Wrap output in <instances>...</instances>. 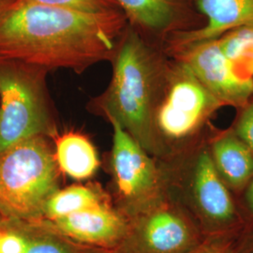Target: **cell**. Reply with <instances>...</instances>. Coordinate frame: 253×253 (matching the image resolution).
Here are the masks:
<instances>
[{
    "instance_id": "obj_16",
    "label": "cell",
    "mask_w": 253,
    "mask_h": 253,
    "mask_svg": "<svg viewBox=\"0 0 253 253\" xmlns=\"http://www.w3.org/2000/svg\"><path fill=\"white\" fill-rule=\"evenodd\" d=\"M216 40L236 72L253 79V25L231 30Z\"/></svg>"
},
{
    "instance_id": "obj_4",
    "label": "cell",
    "mask_w": 253,
    "mask_h": 253,
    "mask_svg": "<svg viewBox=\"0 0 253 253\" xmlns=\"http://www.w3.org/2000/svg\"><path fill=\"white\" fill-rule=\"evenodd\" d=\"M47 70L0 58V153L35 136L52 135Z\"/></svg>"
},
{
    "instance_id": "obj_19",
    "label": "cell",
    "mask_w": 253,
    "mask_h": 253,
    "mask_svg": "<svg viewBox=\"0 0 253 253\" xmlns=\"http://www.w3.org/2000/svg\"><path fill=\"white\" fill-rule=\"evenodd\" d=\"M27 235L23 229L10 227V222L0 226V253H27Z\"/></svg>"
},
{
    "instance_id": "obj_7",
    "label": "cell",
    "mask_w": 253,
    "mask_h": 253,
    "mask_svg": "<svg viewBox=\"0 0 253 253\" xmlns=\"http://www.w3.org/2000/svg\"><path fill=\"white\" fill-rule=\"evenodd\" d=\"M113 126L112 166L119 192L126 198H138L151 192L158 184V171L145 148L117 120Z\"/></svg>"
},
{
    "instance_id": "obj_8",
    "label": "cell",
    "mask_w": 253,
    "mask_h": 253,
    "mask_svg": "<svg viewBox=\"0 0 253 253\" xmlns=\"http://www.w3.org/2000/svg\"><path fill=\"white\" fill-rule=\"evenodd\" d=\"M194 3L206 22L201 27L167 37L172 54L197 43L216 40L231 30L253 25V0H194Z\"/></svg>"
},
{
    "instance_id": "obj_22",
    "label": "cell",
    "mask_w": 253,
    "mask_h": 253,
    "mask_svg": "<svg viewBox=\"0 0 253 253\" xmlns=\"http://www.w3.org/2000/svg\"><path fill=\"white\" fill-rule=\"evenodd\" d=\"M246 200H247L248 208L251 210V212L253 213V178L250 182V185L248 187L247 194H246Z\"/></svg>"
},
{
    "instance_id": "obj_11",
    "label": "cell",
    "mask_w": 253,
    "mask_h": 253,
    "mask_svg": "<svg viewBox=\"0 0 253 253\" xmlns=\"http://www.w3.org/2000/svg\"><path fill=\"white\" fill-rule=\"evenodd\" d=\"M193 187L200 208L209 218L225 222L235 215V206L208 151L200 154L194 168Z\"/></svg>"
},
{
    "instance_id": "obj_9",
    "label": "cell",
    "mask_w": 253,
    "mask_h": 253,
    "mask_svg": "<svg viewBox=\"0 0 253 253\" xmlns=\"http://www.w3.org/2000/svg\"><path fill=\"white\" fill-rule=\"evenodd\" d=\"M128 24L139 32L170 36L199 27L203 16L194 0H116Z\"/></svg>"
},
{
    "instance_id": "obj_21",
    "label": "cell",
    "mask_w": 253,
    "mask_h": 253,
    "mask_svg": "<svg viewBox=\"0 0 253 253\" xmlns=\"http://www.w3.org/2000/svg\"><path fill=\"white\" fill-rule=\"evenodd\" d=\"M15 2L16 0H0V26L9 15V11Z\"/></svg>"
},
{
    "instance_id": "obj_1",
    "label": "cell",
    "mask_w": 253,
    "mask_h": 253,
    "mask_svg": "<svg viewBox=\"0 0 253 253\" xmlns=\"http://www.w3.org/2000/svg\"><path fill=\"white\" fill-rule=\"evenodd\" d=\"M127 26L122 10L88 12L16 0L0 26V58L81 73L115 58Z\"/></svg>"
},
{
    "instance_id": "obj_12",
    "label": "cell",
    "mask_w": 253,
    "mask_h": 253,
    "mask_svg": "<svg viewBox=\"0 0 253 253\" xmlns=\"http://www.w3.org/2000/svg\"><path fill=\"white\" fill-rule=\"evenodd\" d=\"M213 163L221 178L235 190L253 178V152L233 129L218 136L212 144Z\"/></svg>"
},
{
    "instance_id": "obj_18",
    "label": "cell",
    "mask_w": 253,
    "mask_h": 253,
    "mask_svg": "<svg viewBox=\"0 0 253 253\" xmlns=\"http://www.w3.org/2000/svg\"><path fill=\"white\" fill-rule=\"evenodd\" d=\"M46 5L78 9L88 12L122 10L116 0H34Z\"/></svg>"
},
{
    "instance_id": "obj_2",
    "label": "cell",
    "mask_w": 253,
    "mask_h": 253,
    "mask_svg": "<svg viewBox=\"0 0 253 253\" xmlns=\"http://www.w3.org/2000/svg\"><path fill=\"white\" fill-rule=\"evenodd\" d=\"M170 69L129 24L114 58L108 89L99 106L147 151L157 147L156 115Z\"/></svg>"
},
{
    "instance_id": "obj_15",
    "label": "cell",
    "mask_w": 253,
    "mask_h": 253,
    "mask_svg": "<svg viewBox=\"0 0 253 253\" xmlns=\"http://www.w3.org/2000/svg\"><path fill=\"white\" fill-rule=\"evenodd\" d=\"M100 196L89 187L73 185L57 190L49 200L43 220H53L101 206Z\"/></svg>"
},
{
    "instance_id": "obj_10",
    "label": "cell",
    "mask_w": 253,
    "mask_h": 253,
    "mask_svg": "<svg viewBox=\"0 0 253 253\" xmlns=\"http://www.w3.org/2000/svg\"><path fill=\"white\" fill-rule=\"evenodd\" d=\"M28 225L43 228L76 242L99 246L116 243L125 230L122 219L104 205Z\"/></svg>"
},
{
    "instance_id": "obj_20",
    "label": "cell",
    "mask_w": 253,
    "mask_h": 253,
    "mask_svg": "<svg viewBox=\"0 0 253 253\" xmlns=\"http://www.w3.org/2000/svg\"><path fill=\"white\" fill-rule=\"evenodd\" d=\"M233 130L253 152V97L242 108L238 109Z\"/></svg>"
},
{
    "instance_id": "obj_23",
    "label": "cell",
    "mask_w": 253,
    "mask_h": 253,
    "mask_svg": "<svg viewBox=\"0 0 253 253\" xmlns=\"http://www.w3.org/2000/svg\"><path fill=\"white\" fill-rule=\"evenodd\" d=\"M197 253H231L225 250H219V249H210V250H205Z\"/></svg>"
},
{
    "instance_id": "obj_13",
    "label": "cell",
    "mask_w": 253,
    "mask_h": 253,
    "mask_svg": "<svg viewBox=\"0 0 253 253\" xmlns=\"http://www.w3.org/2000/svg\"><path fill=\"white\" fill-rule=\"evenodd\" d=\"M54 152L60 172L75 180L88 179L99 169L100 160L95 146L79 132L57 136Z\"/></svg>"
},
{
    "instance_id": "obj_17",
    "label": "cell",
    "mask_w": 253,
    "mask_h": 253,
    "mask_svg": "<svg viewBox=\"0 0 253 253\" xmlns=\"http://www.w3.org/2000/svg\"><path fill=\"white\" fill-rule=\"evenodd\" d=\"M37 228L42 232L36 235H29L23 229L28 239L26 253H86L70 241L71 239L43 228Z\"/></svg>"
},
{
    "instance_id": "obj_14",
    "label": "cell",
    "mask_w": 253,
    "mask_h": 253,
    "mask_svg": "<svg viewBox=\"0 0 253 253\" xmlns=\"http://www.w3.org/2000/svg\"><path fill=\"white\" fill-rule=\"evenodd\" d=\"M143 237L147 248L155 253H175L190 240V231L181 217L170 211H159L147 218Z\"/></svg>"
},
{
    "instance_id": "obj_3",
    "label": "cell",
    "mask_w": 253,
    "mask_h": 253,
    "mask_svg": "<svg viewBox=\"0 0 253 253\" xmlns=\"http://www.w3.org/2000/svg\"><path fill=\"white\" fill-rule=\"evenodd\" d=\"M60 170L46 136H35L0 153V214L9 221L36 224L59 190Z\"/></svg>"
},
{
    "instance_id": "obj_5",
    "label": "cell",
    "mask_w": 253,
    "mask_h": 253,
    "mask_svg": "<svg viewBox=\"0 0 253 253\" xmlns=\"http://www.w3.org/2000/svg\"><path fill=\"white\" fill-rule=\"evenodd\" d=\"M222 105L183 64L170 69L156 115L158 131L171 139L193 133Z\"/></svg>"
},
{
    "instance_id": "obj_6",
    "label": "cell",
    "mask_w": 253,
    "mask_h": 253,
    "mask_svg": "<svg viewBox=\"0 0 253 253\" xmlns=\"http://www.w3.org/2000/svg\"><path fill=\"white\" fill-rule=\"evenodd\" d=\"M217 101L242 108L253 97V79L240 75L217 40L207 41L173 54Z\"/></svg>"
},
{
    "instance_id": "obj_24",
    "label": "cell",
    "mask_w": 253,
    "mask_h": 253,
    "mask_svg": "<svg viewBox=\"0 0 253 253\" xmlns=\"http://www.w3.org/2000/svg\"><path fill=\"white\" fill-rule=\"evenodd\" d=\"M9 222H10V221H9L8 218H6V217H4V216H2V215L0 214V226L6 225V224H8Z\"/></svg>"
}]
</instances>
